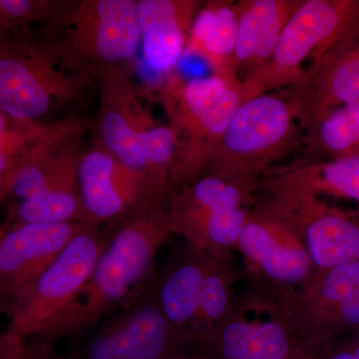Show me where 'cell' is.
<instances>
[{
	"label": "cell",
	"instance_id": "13",
	"mask_svg": "<svg viewBox=\"0 0 359 359\" xmlns=\"http://www.w3.org/2000/svg\"><path fill=\"white\" fill-rule=\"evenodd\" d=\"M99 82L100 107L94 142L154 188L141 147L142 121L147 110L141 102L138 86L123 66L108 71Z\"/></svg>",
	"mask_w": 359,
	"mask_h": 359
},
{
	"label": "cell",
	"instance_id": "34",
	"mask_svg": "<svg viewBox=\"0 0 359 359\" xmlns=\"http://www.w3.org/2000/svg\"><path fill=\"white\" fill-rule=\"evenodd\" d=\"M354 353H355L356 358L359 359V346L358 347V348L355 349Z\"/></svg>",
	"mask_w": 359,
	"mask_h": 359
},
{
	"label": "cell",
	"instance_id": "3",
	"mask_svg": "<svg viewBox=\"0 0 359 359\" xmlns=\"http://www.w3.org/2000/svg\"><path fill=\"white\" fill-rule=\"evenodd\" d=\"M42 42L70 69L92 81L133 60L141 44L137 0L63 1Z\"/></svg>",
	"mask_w": 359,
	"mask_h": 359
},
{
	"label": "cell",
	"instance_id": "18",
	"mask_svg": "<svg viewBox=\"0 0 359 359\" xmlns=\"http://www.w3.org/2000/svg\"><path fill=\"white\" fill-rule=\"evenodd\" d=\"M302 157L327 161L359 156V101L328 112L302 138Z\"/></svg>",
	"mask_w": 359,
	"mask_h": 359
},
{
	"label": "cell",
	"instance_id": "33",
	"mask_svg": "<svg viewBox=\"0 0 359 359\" xmlns=\"http://www.w3.org/2000/svg\"><path fill=\"white\" fill-rule=\"evenodd\" d=\"M167 359H188V358H180V356H177V355H171V356H170V358H168Z\"/></svg>",
	"mask_w": 359,
	"mask_h": 359
},
{
	"label": "cell",
	"instance_id": "21",
	"mask_svg": "<svg viewBox=\"0 0 359 359\" xmlns=\"http://www.w3.org/2000/svg\"><path fill=\"white\" fill-rule=\"evenodd\" d=\"M287 353L285 332L273 323L259 327L233 323L222 335L224 359H285Z\"/></svg>",
	"mask_w": 359,
	"mask_h": 359
},
{
	"label": "cell",
	"instance_id": "5",
	"mask_svg": "<svg viewBox=\"0 0 359 359\" xmlns=\"http://www.w3.org/2000/svg\"><path fill=\"white\" fill-rule=\"evenodd\" d=\"M70 69L28 28H0V111L36 120L78 100L90 83Z\"/></svg>",
	"mask_w": 359,
	"mask_h": 359
},
{
	"label": "cell",
	"instance_id": "2",
	"mask_svg": "<svg viewBox=\"0 0 359 359\" xmlns=\"http://www.w3.org/2000/svg\"><path fill=\"white\" fill-rule=\"evenodd\" d=\"M170 229L162 207L135 215L113 228L88 283L61 328V339L95 327L106 316L139 302L155 250Z\"/></svg>",
	"mask_w": 359,
	"mask_h": 359
},
{
	"label": "cell",
	"instance_id": "17",
	"mask_svg": "<svg viewBox=\"0 0 359 359\" xmlns=\"http://www.w3.org/2000/svg\"><path fill=\"white\" fill-rule=\"evenodd\" d=\"M237 4L212 0L201 6L187 39L183 56L200 58L214 76L240 85L233 73L238 34Z\"/></svg>",
	"mask_w": 359,
	"mask_h": 359
},
{
	"label": "cell",
	"instance_id": "11",
	"mask_svg": "<svg viewBox=\"0 0 359 359\" xmlns=\"http://www.w3.org/2000/svg\"><path fill=\"white\" fill-rule=\"evenodd\" d=\"M285 93L304 131L334 108L359 101V28L311 63Z\"/></svg>",
	"mask_w": 359,
	"mask_h": 359
},
{
	"label": "cell",
	"instance_id": "35",
	"mask_svg": "<svg viewBox=\"0 0 359 359\" xmlns=\"http://www.w3.org/2000/svg\"><path fill=\"white\" fill-rule=\"evenodd\" d=\"M358 18H359V0H358Z\"/></svg>",
	"mask_w": 359,
	"mask_h": 359
},
{
	"label": "cell",
	"instance_id": "1",
	"mask_svg": "<svg viewBox=\"0 0 359 359\" xmlns=\"http://www.w3.org/2000/svg\"><path fill=\"white\" fill-rule=\"evenodd\" d=\"M90 126L89 120L80 115L47 124L11 176L8 197L18 202L11 209L9 222L83 223L78 166Z\"/></svg>",
	"mask_w": 359,
	"mask_h": 359
},
{
	"label": "cell",
	"instance_id": "31",
	"mask_svg": "<svg viewBox=\"0 0 359 359\" xmlns=\"http://www.w3.org/2000/svg\"><path fill=\"white\" fill-rule=\"evenodd\" d=\"M332 359H358L354 351H340L332 356Z\"/></svg>",
	"mask_w": 359,
	"mask_h": 359
},
{
	"label": "cell",
	"instance_id": "29",
	"mask_svg": "<svg viewBox=\"0 0 359 359\" xmlns=\"http://www.w3.org/2000/svg\"><path fill=\"white\" fill-rule=\"evenodd\" d=\"M226 302V290L221 280L215 276H205L201 287L199 311L216 320L223 314Z\"/></svg>",
	"mask_w": 359,
	"mask_h": 359
},
{
	"label": "cell",
	"instance_id": "26",
	"mask_svg": "<svg viewBox=\"0 0 359 359\" xmlns=\"http://www.w3.org/2000/svg\"><path fill=\"white\" fill-rule=\"evenodd\" d=\"M46 126L36 120L20 119L0 111V178H11Z\"/></svg>",
	"mask_w": 359,
	"mask_h": 359
},
{
	"label": "cell",
	"instance_id": "30",
	"mask_svg": "<svg viewBox=\"0 0 359 359\" xmlns=\"http://www.w3.org/2000/svg\"><path fill=\"white\" fill-rule=\"evenodd\" d=\"M11 178H0V204L8 197Z\"/></svg>",
	"mask_w": 359,
	"mask_h": 359
},
{
	"label": "cell",
	"instance_id": "27",
	"mask_svg": "<svg viewBox=\"0 0 359 359\" xmlns=\"http://www.w3.org/2000/svg\"><path fill=\"white\" fill-rule=\"evenodd\" d=\"M58 340L29 335L9 323L0 334V359H63L56 353Z\"/></svg>",
	"mask_w": 359,
	"mask_h": 359
},
{
	"label": "cell",
	"instance_id": "12",
	"mask_svg": "<svg viewBox=\"0 0 359 359\" xmlns=\"http://www.w3.org/2000/svg\"><path fill=\"white\" fill-rule=\"evenodd\" d=\"M86 224H11L0 240V311H6Z\"/></svg>",
	"mask_w": 359,
	"mask_h": 359
},
{
	"label": "cell",
	"instance_id": "24",
	"mask_svg": "<svg viewBox=\"0 0 359 359\" xmlns=\"http://www.w3.org/2000/svg\"><path fill=\"white\" fill-rule=\"evenodd\" d=\"M292 181L359 203V156L306 165L292 172Z\"/></svg>",
	"mask_w": 359,
	"mask_h": 359
},
{
	"label": "cell",
	"instance_id": "16",
	"mask_svg": "<svg viewBox=\"0 0 359 359\" xmlns=\"http://www.w3.org/2000/svg\"><path fill=\"white\" fill-rule=\"evenodd\" d=\"M304 0H242L233 73L238 81L263 67L273 56L285 26Z\"/></svg>",
	"mask_w": 359,
	"mask_h": 359
},
{
	"label": "cell",
	"instance_id": "25",
	"mask_svg": "<svg viewBox=\"0 0 359 359\" xmlns=\"http://www.w3.org/2000/svg\"><path fill=\"white\" fill-rule=\"evenodd\" d=\"M320 294L342 325L359 327V261L327 269Z\"/></svg>",
	"mask_w": 359,
	"mask_h": 359
},
{
	"label": "cell",
	"instance_id": "10",
	"mask_svg": "<svg viewBox=\"0 0 359 359\" xmlns=\"http://www.w3.org/2000/svg\"><path fill=\"white\" fill-rule=\"evenodd\" d=\"M63 359H167L171 323L157 304L139 302L111 314Z\"/></svg>",
	"mask_w": 359,
	"mask_h": 359
},
{
	"label": "cell",
	"instance_id": "22",
	"mask_svg": "<svg viewBox=\"0 0 359 359\" xmlns=\"http://www.w3.org/2000/svg\"><path fill=\"white\" fill-rule=\"evenodd\" d=\"M140 142L147 174L162 200L171 190L172 171L175 163V137L169 125H161L146 111L142 121Z\"/></svg>",
	"mask_w": 359,
	"mask_h": 359
},
{
	"label": "cell",
	"instance_id": "8",
	"mask_svg": "<svg viewBox=\"0 0 359 359\" xmlns=\"http://www.w3.org/2000/svg\"><path fill=\"white\" fill-rule=\"evenodd\" d=\"M302 127L287 93L241 102L208 168L215 176H245L280 159L302 140Z\"/></svg>",
	"mask_w": 359,
	"mask_h": 359
},
{
	"label": "cell",
	"instance_id": "6",
	"mask_svg": "<svg viewBox=\"0 0 359 359\" xmlns=\"http://www.w3.org/2000/svg\"><path fill=\"white\" fill-rule=\"evenodd\" d=\"M358 28V0H304L268 63L240 82L241 100L294 86L306 60H320Z\"/></svg>",
	"mask_w": 359,
	"mask_h": 359
},
{
	"label": "cell",
	"instance_id": "4",
	"mask_svg": "<svg viewBox=\"0 0 359 359\" xmlns=\"http://www.w3.org/2000/svg\"><path fill=\"white\" fill-rule=\"evenodd\" d=\"M158 92L176 146L170 188L184 189L208 168L242 102L240 85L214 75L185 79L172 72Z\"/></svg>",
	"mask_w": 359,
	"mask_h": 359
},
{
	"label": "cell",
	"instance_id": "9",
	"mask_svg": "<svg viewBox=\"0 0 359 359\" xmlns=\"http://www.w3.org/2000/svg\"><path fill=\"white\" fill-rule=\"evenodd\" d=\"M78 188L83 223L94 228H115L135 215L162 207L163 200L146 180L96 142L80 159Z\"/></svg>",
	"mask_w": 359,
	"mask_h": 359
},
{
	"label": "cell",
	"instance_id": "7",
	"mask_svg": "<svg viewBox=\"0 0 359 359\" xmlns=\"http://www.w3.org/2000/svg\"><path fill=\"white\" fill-rule=\"evenodd\" d=\"M113 228L88 224L66 245L57 259L7 309L9 323L29 335L61 339V328L88 283Z\"/></svg>",
	"mask_w": 359,
	"mask_h": 359
},
{
	"label": "cell",
	"instance_id": "28",
	"mask_svg": "<svg viewBox=\"0 0 359 359\" xmlns=\"http://www.w3.org/2000/svg\"><path fill=\"white\" fill-rule=\"evenodd\" d=\"M62 4L55 0H0V28L18 29L39 21L47 22Z\"/></svg>",
	"mask_w": 359,
	"mask_h": 359
},
{
	"label": "cell",
	"instance_id": "23",
	"mask_svg": "<svg viewBox=\"0 0 359 359\" xmlns=\"http://www.w3.org/2000/svg\"><path fill=\"white\" fill-rule=\"evenodd\" d=\"M205 275L200 266L186 264L168 278L157 306L171 325H183L199 311L201 287Z\"/></svg>",
	"mask_w": 359,
	"mask_h": 359
},
{
	"label": "cell",
	"instance_id": "20",
	"mask_svg": "<svg viewBox=\"0 0 359 359\" xmlns=\"http://www.w3.org/2000/svg\"><path fill=\"white\" fill-rule=\"evenodd\" d=\"M238 241L245 254L276 280L297 282L308 273V256L302 250L287 249L278 245L262 224L245 223Z\"/></svg>",
	"mask_w": 359,
	"mask_h": 359
},
{
	"label": "cell",
	"instance_id": "15",
	"mask_svg": "<svg viewBox=\"0 0 359 359\" xmlns=\"http://www.w3.org/2000/svg\"><path fill=\"white\" fill-rule=\"evenodd\" d=\"M201 6L197 0H137L142 49L151 69L173 72Z\"/></svg>",
	"mask_w": 359,
	"mask_h": 359
},
{
	"label": "cell",
	"instance_id": "14",
	"mask_svg": "<svg viewBox=\"0 0 359 359\" xmlns=\"http://www.w3.org/2000/svg\"><path fill=\"white\" fill-rule=\"evenodd\" d=\"M241 201L238 186L210 174L184 188L165 214L170 229L192 233L204 230L216 244L230 245L245 224Z\"/></svg>",
	"mask_w": 359,
	"mask_h": 359
},
{
	"label": "cell",
	"instance_id": "19",
	"mask_svg": "<svg viewBox=\"0 0 359 359\" xmlns=\"http://www.w3.org/2000/svg\"><path fill=\"white\" fill-rule=\"evenodd\" d=\"M306 240L309 255L320 268L359 261V224L340 212L318 210L306 229Z\"/></svg>",
	"mask_w": 359,
	"mask_h": 359
},
{
	"label": "cell",
	"instance_id": "32",
	"mask_svg": "<svg viewBox=\"0 0 359 359\" xmlns=\"http://www.w3.org/2000/svg\"><path fill=\"white\" fill-rule=\"evenodd\" d=\"M11 223L8 221L0 224V240H1V238L6 235V231H8V229L11 228Z\"/></svg>",
	"mask_w": 359,
	"mask_h": 359
}]
</instances>
